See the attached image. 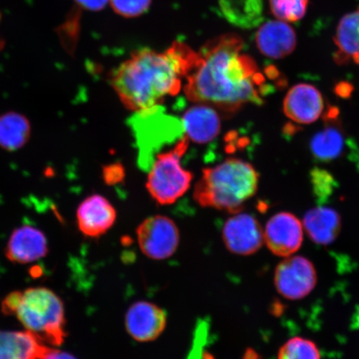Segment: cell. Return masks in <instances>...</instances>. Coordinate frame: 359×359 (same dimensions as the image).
Masks as SVG:
<instances>
[{
	"label": "cell",
	"instance_id": "obj_8",
	"mask_svg": "<svg viewBox=\"0 0 359 359\" xmlns=\"http://www.w3.org/2000/svg\"><path fill=\"white\" fill-rule=\"evenodd\" d=\"M264 243L277 257L286 258L297 252L304 241L303 224L290 212L277 213L264 231Z\"/></svg>",
	"mask_w": 359,
	"mask_h": 359
},
{
	"label": "cell",
	"instance_id": "obj_14",
	"mask_svg": "<svg viewBox=\"0 0 359 359\" xmlns=\"http://www.w3.org/2000/svg\"><path fill=\"white\" fill-rule=\"evenodd\" d=\"M6 257L12 262L28 264L46 257L47 238L39 229L22 226L15 229L8 240Z\"/></svg>",
	"mask_w": 359,
	"mask_h": 359
},
{
	"label": "cell",
	"instance_id": "obj_28",
	"mask_svg": "<svg viewBox=\"0 0 359 359\" xmlns=\"http://www.w3.org/2000/svg\"><path fill=\"white\" fill-rule=\"evenodd\" d=\"M4 47V41L2 39H0V51L2 50Z\"/></svg>",
	"mask_w": 359,
	"mask_h": 359
},
{
	"label": "cell",
	"instance_id": "obj_5",
	"mask_svg": "<svg viewBox=\"0 0 359 359\" xmlns=\"http://www.w3.org/2000/svg\"><path fill=\"white\" fill-rule=\"evenodd\" d=\"M189 141L187 136L180 139L172 149L157 154L152 161L147 189L157 203L172 205L190 189L192 174L182 165Z\"/></svg>",
	"mask_w": 359,
	"mask_h": 359
},
{
	"label": "cell",
	"instance_id": "obj_27",
	"mask_svg": "<svg viewBox=\"0 0 359 359\" xmlns=\"http://www.w3.org/2000/svg\"><path fill=\"white\" fill-rule=\"evenodd\" d=\"M43 359H77L72 354L53 348Z\"/></svg>",
	"mask_w": 359,
	"mask_h": 359
},
{
	"label": "cell",
	"instance_id": "obj_15",
	"mask_svg": "<svg viewBox=\"0 0 359 359\" xmlns=\"http://www.w3.org/2000/svg\"><path fill=\"white\" fill-rule=\"evenodd\" d=\"M255 39L259 52L273 60L290 55L297 44L294 29L282 20L264 22L260 26Z\"/></svg>",
	"mask_w": 359,
	"mask_h": 359
},
{
	"label": "cell",
	"instance_id": "obj_1",
	"mask_svg": "<svg viewBox=\"0 0 359 359\" xmlns=\"http://www.w3.org/2000/svg\"><path fill=\"white\" fill-rule=\"evenodd\" d=\"M239 36L222 35L206 43L198 65L187 76L184 93L193 103L233 114L248 104H262L266 79L252 57L242 53Z\"/></svg>",
	"mask_w": 359,
	"mask_h": 359
},
{
	"label": "cell",
	"instance_id": "obj_26",
	"mask_svg": "<svg viewBox=\"0 0 359 359\" xmlns=\"http://www.w3.org/2000/svg\"><path fill=\"white\" fill-rule=\"evenodd\" d=\"M74 1L84 10L100 11L105 8L109 0H74Z\"/></svg>",
	"mask_w": 359,
	"mask_h": 359
},
{
	"label": "cell",
	"instance_id": "obj_19",
	"mask_svg": "<svg viewBox=\"0 0 359 359\" xmlns=\"http://www.w3.org/2000/svg\"><path fill=\"white\" fill-rule=\"evenodd\" d=\"M334 42L338 48L334 60L339 65L351 61L359 65V7L341 19Z\"/></svg>",
	"mask_w": 359,
	"mask_h": 359
},
{
	"label": "cell",
	"instance_id": "obj_21",
	"mask_svg": "<svg viewBox=\"0 0 359 359\" xmlns=\"http://www.w3.org/2000/svg\"><path fill=\"white\" fill-rule=\"evenodd\" d=\"M219 11L228 22L241 29H252L262 24V0H219Z\"/></svg>",
	"mask_w": 359,
	"mask_h": 359
},
{
	"label": "cell",
	"instance_id": "obj_24",
	"mask_svg": "<svg viewBox=\"0 0 359 359\" xmlns=\"http://www.w3.org/2000/svg\"><path fill=\"white\" fill-rule=\"evenodd\" d=\"M311 179L313 194L320 203H324L329 199L338 186L333 176L325 170L314 168L311 173Z\"/></svg>",
	"mask_w": 359,
	"mask_h": 359
},
{
	"label": "cell",
	"instance_id": "obj_20",
	"mask_svg": "<svg viewBox=\"0 0 359 359\" xmlns=\"http://www.w3.org/2000/svg\"><path fill=\"white\" fill-rule=\"evenodd\" d=\"M32 125L25 114L8 111L0 114V148L13 152L22 149L30 140Z\"/></svg>",
	"mask_w": 359,
	"mask_h": 359
},
{
	"label": "cell",
	"instance_id": "obj_18",
	"mask_svg": "<svg viewBox=\"0 0 359 359\" xmlns=\"http://www.w3.org/2000/svg\"><path fill=\"white\" fill-rule=\"evenodd\" d=\"M304 230L318 245H327L338 238L341 230V217L335 210L325 206L309 210L303 219Z\"/></svg>",
	"mask_w": 359,
	"mask_h": 359
},
{
	"label": "cell",
	"instance_id": "obj_23",
	"mask_svg": "<svg viewBox=\"0 0 359 359\" xmlns=\"http://www.w3.org/2000/svg\"><path fill=\"white\" fill-rule=\"evenodd\" d=\"M309 0H269L273 15L285 22H297L306 13Z\"/></svg>",
	"mask_w": 359,
	"mask_h": 359
},
{
	"label": "cell",
	"instance_id": "obj_25",
	"mask_svg": "<svg viewBox=\"0 0 359 359\" xmlns=\"http://www.w3.org/2000/svg\"><path fill=\"white\" fill-rule=\"evenodd\" d=\"M114 11L121 16H140L150 8L151 0H109Z\"/></svg>",
	"mask_w": 359,
	"mask_h": 359
},
{
	"label": "cell",
	"instance_id": "obj_6",
	"mask_svg": "<svg viewBox=\"0 0 359 359\" xmlns=\"http://www.w3.org/2000/svg\"><path fill=\"white\" fill-rule=\"evenodd\" d=\"M317 272L313 264L300 255H291L276 269V288L283 297L289 300L302 299L316 288Z\"/></svg>",
	"mask_w": 359,
	"mask_h": 359
},
{
	"label": "cell",
	"instance_id": "obj_13",
	"mask_svg": "<svg viewBox=\"0 0 359 359\" xmlns=\"http://www.w3.org/2000/svg\"><path fill=\"white\" fill-rule=\"evenodd\" d=\"M76 217L79 231L84 236L97 238L104 235L114 226L116 212L106 197L93 194L81 202Z\"/></svg>",
	"mask_w": 359,
	"mask_h": 359
},
{
	"label": "cell",
	"instance_id": "obj_12",
	"mask_svg": "<svg viewBox=\"0 0 359 359\" xmlns=\"http://www.w3.org/2000/svg\"><path fill=\"white\" fill-rule=\"evenodd\" d=\"M325 101L320 90L308 83L295 85L289 90L283 109L287 118L298 124H311L325 112Z\"/></svg>",
	"mask_w": 359,
	"mask_h": 359
},
{
	"label": "cell",
	"instance_id": "obj_17",
	"mask_svg": "<svg viewBox=\"0 0 359 359\" xmlns=\"http://www.w3.org/2000/svg\"><path fill=\"white\" fill-rule=\"evenodd\" d=\"M53 349L29 330L0 331V359H43Z\"/></svg>",
	"mask_w": 359,
	"mask_h": 359
},
{
	"label": "cell",
	"instance_id": "obj_7",
	"mask_svg": "<svg viewBox=\"0 0 359 359\" xmlns=\"http://www.w3.org/2000/svg\"><path fill=\"white\" fill-rule=\"evenodd\" d=\"M137 237L142 252L148 258L156 260L172 257L180 242L177 224L164 215L146 219L137 229Z\"/></svg>",
	"mask_w": 359,
	"mask_h": 359
},
{
	"label": "cell",
	"instance_id": "obj_10",
	"mask_svg": "<svg viewBox=\"0 0 359 359\" xmlns=\"http://www.w3.org/2000/svg\"><path fill=\"white\" fill-rule=\"evenodd\" d=\"M325 126L313 135L309 149L313 159L320 163H330L339 159L346 150L347 139L339 122V112L336 107H329L324 112Z\"/></svg>",
	"mask_w": 359,
	"mask_h": 359
},
{
	"label": "cell",
	"instance_id": "obj_3",
	"mask_svg": "<svg viewBox=\"0 0 359 359\" xmlns=\"http://www.w3.org/2000/svg\"><path fill=\"white\" fill-rule=\"evenodd\" d=\"M259 175L252 165L231 158L205 168L194 188V200L202 208L241 212L258 190Z\"/></svg>",
	"mask_w": 359,
	"mask_h": 359
},
{
	"label": "cell",
	"instance_id": "obj_4",
	"mask_svg": "<svg viewBox=\"0 0 359 359\" xmlns=\"http://www.w3.org/2000/svg\"><path fill=\"white\" fill-rule=\"evenodd\" d=\"M13 316L43 343L53 346L64 343L65 305L55 292L44 287L20 291Z\"/></svg>",
	"mask_w": 359,
	"mask_h": 359
},
{
	"label": "cell",
	"instance_id": "obj_16",
	"mask_svg": "<svg viewBox=\"0 0 359 359\" xmlns=\"http://www.w3.org/2000/svg\"><path fill=\"white\" fill-rule=\"evenodd\" d=\"M182 127L189 140L205 144L217 137L222 128L221 118L214 107L195 103L184 114Z\"/></svg>",
	"mask_w": 359,
	"mask_h": 359
},
{
	"label": "cell",
	"instance_id": "obj_11",
	"mask_svg": "<svg viewBox=\"0 0 359 359\" xmlns=\"http://www.w3.org/2000/svg\"><path fill=\"white\" fill-rule=\"evenodd\" d=\"M167 313L157 305L147 302L134 303L126 314L128 333L139 342H150L158 338L167 326Z\"/></svg>",
	"mask_w": 359,
	"mask_h": 359
},
{
	"label": "cell",
	"instance_id": "obj_9",
	"mask_svg": "<svg viewBox=\"0 0 359 359\" xmlns=\"http://www.w3.org/2000/svg\"><path fill=\"white\" fill-rule=\"evenodd\" d=\"M222 239L224 245L231 253L253 255L264 243V230L252 215L238 212L224 223Z\"/></svg>",
	"mask_w": 359,
	"mask_h": 359
},
{
	"label": "cell",
	"instance_id": "obj_22",
	"mask_svg": "<svg viewBox=\"0 0 359 359\" xmlns=\"http://www.w3.org/2000/svg\"><path fill=\"white\" fill-rule=\"evenodd\" d=\"M278 359H321L320 349L313 341L294 337L280 348Z\"/></svg>",
	"mask_w": 359,
	"mask_h": 359
},
{
	"label": "cell",
	"instance_id": "obj_2",
	"mask_svg": "<svg viewBox=\"0 0 359 359\" xmlns=\"http://www.w3.org/2000/svg\"><path fill=\"white\" fill-rule=\"evenodd\" d=\"M201 60L186 43L175 42L163 53L145 48L133 53L110 75V83L128 109H155L181 91L182 82Z\"/></svg>",
	"mask_w": 359,
	"mask_h": 359
}]
</instances>
